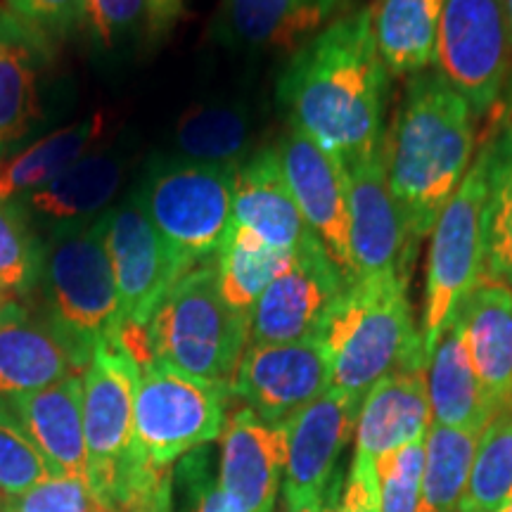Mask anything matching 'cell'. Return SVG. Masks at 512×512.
<instances>
[{
    "mask_svg": "<svg viewBox=\"0 0 512 512\" xmlns=\"http://www.w3.org/2000/svg\"><path fill=\"white\" fill-rule=\"evenodd\" d=\"M389 74L373 34V10L337 17L294 53L278 100L290 117L342 164L384 143Z\"/></svg>",
    "mask_w": 512,
    "mask_h": 512,
    "instance_id": "cell-1",
    "label": "cell"
},
{
    "mask_svg": "<svg viewBox=\"0 0 512 512\" xmlns=\"http://www.w3.org/2000/svg\"><path fill=\"white\" fill-rule=\"evenodd\" d=\"M387 174L415 245L432 233L475 155V112L439 72L408 79L384 133Z\"/></svg>",
    "mask_w": 512,
    "mask_h": 512,
    "instance_id": "cell-2",
    "label": "cell"
},
{
    "mask_svg": "<svg viewBox=\"0 0 512 512\" xmlns=\"http://www.w3.org/2000/svg\"><path fill=\"white\" fill-rule=\"evenodd\" d=\"M328 351L332 387L363 401L382 377L425 363L408 278L358 280L339 294L318 335Z\"/></svg>",
    "mask_w": 512,
    "mask_h": 512,
    "instance_id": "cell-3",
    "label": "cell"
},
{
    "mask_svg": "<svg viewBox=\"0 0 512 512\" xmlns=\"http://www.w3.org/2000/svg\"><path fill=\"white\" fill-rule=\"evenodd\" d=\"M105 214L46 240L36 290L27 302L72 347L83 368L102 342L119 335V294L105 245Z\"/></svg>",
    "mask_w": 512,
    "mask_h": 512,
    "instance_id": "cell-4",
    "label": "cell"
},
{
    "mask_svg": "<svg viewBox=\"0 0 512 512\" xmlns=\"http://www.w3.org/2000/svg\"><path fill=\"white\" fill-rule=\"evenodd\" d=\"M152 361L230 387L249 344V318L223 299L214 261L178 278L147 320Z\"/></svg>",
    "mask_w": 512,
    "mask_h": 512,
    "instance_id": "cell-5",
    "label": "cell"
},
{
    "mask_svg": "<svg viewBox=\"0 0 512 512\" xmlns=\"http://www.w3.org/2000/svg\"><path fill=\"white\" fill-rule=\"evenodd\" d=\"M238 171L166 159L150 169L138 195L178 278L214 261L230 223Z\"/></svg>",
    "mask_w": 512,
    "mask_h": 512,
    "instance_id": "cell-6",
    "label": "cell"
},
{
    "mask_svg": "<svg viewBox=\"0 0 512 512\" xmlns=\"http://www.w3.org/2000/svg\"><path fill=\"white\" fill-rule=\"evenodd\" d=\"M489 192V143L453 192L432 228L420 337L430 358L465 297L484 280V207Z\"/></svg>",
    "mask_w": 512,
    "mask_h": 512,
    "instance_id": "cell-7",
    "label": "cell"
},
{
    "mask_svg": "<svg viewBox=\"0 0 512 512\" xmlns=\"http://www.w3.org/2000/svg\"><path fill=\"white\" fill-rule=\"evenodd\" d=\"M228 399L230 387L147 361L138 377L133 451L147 465L174 470L183 456L221 439Z\"/></svg>",
    "mask_w": 512,
    "mask_h": 512,
    "instance_id": "cell-8",
    "label": "cell"
},
{
    "mask_svg": "<svg viewBox=\"0 0 512 512\" xmlns=\"http://www.w3.org/2000/svg\"><path fill=\"white\" fill-rule=\"evenodd\" d=\"M437 72L470 102L475 117L503 105L512 69V38L503 0H444Z\"/></svg>",
    "mask_w": 512,
    "mask_h": 512,
    "instance_id": "cell-9",
    "label": "cell"
},
{
    "mask_svg": "<svg viewBox=\"0 0 512 512\" xmlns=\"http://www.w3.org/2000/svg\"><path fill=\"white\" fill-rule=\"evenodd\" d=\"M138 377L140 363L119 339L102 342L81 373L88 470L100 505L121 465L131 456Z\"/></svg>",
    "mask_w": 512,
    "mask_h": 512,
    "instance_id": "cell-10",
    "label": "cell"
},
{
    "mask_svg": "<svg viewBox=\"0 0 512 512\" xmlns=\"http://www.w3.org/2000/svg\"><path fill=\"white\" fill-rule=\"evenodd\" d=\"M330 389V358L318 337L247 344L230 382V396L268 425H287Z\"/></svg>",
    "mask_w": 512,
    "mask_h": 512,
    "instance_id": "cell-11",
    "label": "cell"
},
{
    "mask_svg": "<svg viewBox=\"0 0 512 512\" xmlns=\"http://www.w3.org/2000/svg\"><path fill=\"white\" fill-rule=\"evenodd\" d=\"M347 169L351 256L358 280L408 278L415 242L408 233L387 174V152L377 147L366 157L344 164Z\"/></svg>",
    "mask_w": 512,
    "mask_h": 512,
    "instance_id": "cell-12",
    "label": "cell"
},
{
    "mask_svg": "<svg viewBox=\"0 0 512 512\" xmlns=\"http://www.w3.org/2000/svg\"><path fill=\"white\" fill-rule=\"evenodd\" d=\"M275 150L283 162L287 183L306 226L316 235L344 283L356 285L358 275L349 233L347 169L335 155H330L309 133L294 124L287 126Z\"/></svg>",
    "mask_w": 512,
    "mask_h": 512,
    "instance_id": "cell-13",
    "label": "cell"
},
{
    "mask_svg": "<svg viewBox=\"0 0 512 512\" xmlns=\"http://www.w3.org/2000/svg\"><path fill=\"white\" fill-rule=\"evenodd\" d=\"M105 245L119 294V332L145 330L178 275L143 207L138 190L107 209Z\"/></svg>",
    "mask_w": 512,
    "mask_h": 512,
    "instance_id": "cell-14",
    "label": "cell"
},
{
    "mask_svg": "<svg viewBox=\"0 0 512 512\" xmlns=\"http://www.w3.org/2000/svg\"><path fill=\"white\" fill-rule=\"evenodd\" d=\"M323 247L299 254L292 268L280 273L249 316V344H285L316 337L325 316L347 290Z\"/></svg>",
    "mask_w": 512,
    "mask_h": 512,
    "instance_id": "cell-15",
    "label": "cell"
},
{
    "mask_svg": "<svg viewBox=\"0 0 512 512\" xmlns=\"http://www.w3.org/2000/svg\"><path fill=\"white\" fill-rule=\"evenodd\" d=\"M358 411L361 399L332 387L287 422L285 505L335 496L330 482L344 446L356 432Z\"/></svg>",
    "mask_w": 512,
    "mask_h": 512,
    "instance_id": "cell-16",
    "label": "cell"
},
{
    "mask_svg": "<svg viewBox=\"0 0 512 512\" xmlns=\"http://www.w3.org/2000/svg\"><path fill=\"white\" fill-rule=\"evenodd\" d=\"M83 373V363L27 302L0 309V408Z\"/></svg>",
    "mask_w": 512,
    "mask_h": 512,
    "instance_id": "cell-17",
    "label": "cell"
},
{
    "mask_svg": "<svg viewBox=\"0 0 512 512\" xmlns=\"http://www.w3.org/2000/svg\"><path fill=\"white\" fill-rule=\"evenodd\" d=\"M53 46L55 41L10 8H0V159L31 136L43 117Z\"/></svg>",
    "mask_w": 512,
    "mask_h": 512,
    "instance_id": "cell-18",
    "label": "cell"
},
{
    "mask_svg": "<svg viewBox=\"0 0 512 512\" xmlns=\"http://www.w3.org/2000/svg\"><path fill=\"white\" fill-rule=\"evenodd\" d=\"M119 150H91L43 188L17 197L43 242L100 219L126 176Z\"/></svg>",
    "mask_w": 512,
    "mask_h": 512,
    "instance_id": "cell-19",
    "label": "cell"
},
{
    "mask_svg": "<svg viewBox=\"0 0 512 512\" xmlns=\"http://www.w3.org/2000/svg\"><path fill=\"white\" fill-rule=\"evenodd\" d=\"M287 458L285 425H268L242 406L221 434L219 482L247 512H275Z\"/></svg>",
    "mask_w": 512,
    "mask_h": 512,
    "instance_id": "cell-20",
    "label": "cell"
},
{
    "mask_svg": "<svg viewBox=\"0 0 512 512\" xmlns=\"http://www.w3.org/2000/svg\"><path fill=\"white\" fill-rule=\"evenodd\" d=\"M233 223L285 252L304 254L320 247L297 207L275 145L256 150L235 174Z\"/></svg>",
    "mask_w": 512,
    "mask_h": 512,
    "instance_id": "cell-21",
    "label": "cell"
},
{
    "mask_svg": "<svg viewBox=\"0 0 512 512\" xmlns=\"http://www.w3.org/2000/svg\"><path fill=\"white\" fill-rule=\"evenodd\" d=\"M432 425L427 366L415 363L382 377L363 396L356 422L354 458L375 460L422 441Z\"/></svg>",
    "mask_w": 512,
    "mask_h": 512,
    "instance_id": "cell-22",
    "label": "cell"
},
{
    "mask_svg": "<svg viewBox=\"0 0 512 512\" xmlns=\"http://www.w3.org/2000/svg\"><path fill=\"white\" fill-rule=\"evenodd\" d=\"M339 0H223L214 36L238 53L299 50Z\"/></svg>",
    "mask_w": 512,
    "mask_h": 512,
    "instance_id": "cell-23",
    "label": "cell"
},
{
    "mask_svg": "<svg viewBox=\"0 0 512 512\" xmlns=\"http://www.w3.org/2000/svg\"><path fill=\"white\" fill-rule=\"evenodd\" d=\"M8 411L22 422L31 441L62 477L91 486L86 430H83V380L72 375L46 389L22 396ZM93 489V486H91Z\"/></svg>",
    "mask_w": 512,
    "mask_h": 512,
    "instance_id": "cell-24",
    "label": "cell"
},
{
    "mask_svg": "<svg viewBox=\"0 0 512 512\" xmlns=\"http://www.w3.org/2000/svg\"><path fill=\"white\" fill-rule=\"evenodd\" d=\"M456 316L467 354L498 413L512 408V287L484 278L465 297Z\"/></svg>",
    "mask_w": 512,
    "mask_h": 512,
    "instance_id": "cell-25",
    "label": "cell"
},
{
    "mask_svg": "<svg viewBox=\"0 0 512 512\" xmlns=\"http://www.w3.org/2000/svg\"><path fill=\"white\" fill-rule=\"evenodd\" d=\"M427 394L434 425L482 434L498 415L472 368L458 316L446 325L427 358Z\"/></svg>",
    "mask_w": 512,
    "mask_h": 512,
    "instance_id": "cell-26",
    "label": "cell"
},
{
    "mask_svg": "<svg viewBox=\"0 0 512 512\" xmlns=\"http://www.w3.org/2000/svg\"><path fill=\"white\" fill-rule=\"evenodd\" d=\"M256 119L245 100H211L178 119L169 159L238 171L254 155Z\"/></svg>",
    "mask_w": 512,
    "mask_h": 512,
    "instance_id": "cell-27",
    "label": "cell"
},
{
    "mask_svg": "<svg viewBox=\"0 0 512 512\" xmlns=\"http://www.w3.org/2000/svg\"><path fill=\"white\" fill-rule=\"evenodd\" d=\"M373 34L392 76H411L432 67L437 57L444 0H377Z\"/></svg>",
    "mask_w": 512,
    "mask_h": 512,
    "instance_id": "cell-28",
    "label": "cell"
},
{
    "mask_svg": "<svg viewBox=\"0 0 512 512\" xmlns=\"http://www.w3.org/2000/svg\"><path fill=\"white\" fill-rule=\"evenodd\" d=\"M297 252H285L266 245L259 235L238 223H230L226 238L214 256L216 275L223 299L233 311L252 316L254 304L259 302L266 287L294 266Z\"/></svg>",
    "mask_w": 512,
    "mask_h": 512,
    "instance_id": "cell-29",
    "label": "cell"
},
{
    "mask_svg": "<svg viewBox=\"0 0 512 512\" xmlns=\"http://www.w3.org/2000/svg\"><path fill=\"white\" fill-rule=\"evenodd\" d=\"M102 128H105L102 114H91V117L48 133V136L38 138L34 145L19 150L8 164L0 166V197L17 200V197L55 181L86 152L93 150V143L100 138Z\"/></svg>",
    "mask_w": 512,
    "mask_h": 512,
    "instance_id": "cell-30",
    "label": "cell"
},
{
    "mask_svg": "<svg viewBox=\"0 0 512 512\" xmlns=\"http://www.w3.org/2000/svg\"><path fill=\"white\" fill-rule=\"evenodd\" d=\"M484 278L512 287V117L489 138V192L484 207Z\"/></svg>",
    "mask_w": 512,
    "mask_h": 512,
    "instance_id": "cell-31",
    "label": "cell"
},
{
    "mask_svg": "<svg viewBox=\"0 0 512 512\" xmlns=\"http://www.w3.org/2000/svg\"><path fill=\"white\" fill-rule=\"evenodd\" d=\"M477 444V432L432 422L425 437L418 512H458Z\"/></svg>",
    "mask_w": 512,
    "mask_h": 512,
    "instance_id": "cell-32",
    "label": "cell"
},
{
    "mask_svg": "<svg viewBox=\"0 0 512 512\" xmlns=\"http://www.w3.org/2000/svg\"><path fill=\"white\" fill-rule=\"evenodd\" d=\"M512 496V408L501 411L479 434L458 512H498Z\"/></svg>",
    "mask_w": 512,
    "mask_h": 512,
    "instance_id": "cell-33",
    "label": "cell"
},
{
    "mask_svg": "<svg viewBox=\"0 0 512 512\" xmlns=\"http://www.w3.org/2000/svg\"><path fill=\"white\" fill-rule=\"evenodd\" d=\"M43 242L17 200L0 197V290L17 302H29L43 261Z\"/></svg>",
    "mask_w": 512,
    "mask_h": 512,
    "instance_id": "cell-34",
    "label": "cell"
},
{
    "mask_svg": "<svg viewBox=\"0 0 512 512\" xmlns=\"http://www.w3.org/2000/svg\"><path fill=\"white\" fill-rule=\"evenodd\" d=\"M174 510L178 512H247L219 482V465L207 446L174 465Z\"/></svg>",
    "mask_w": 512,
    "mask_h": 512,
    "instance_id": "cell-35",
    "label": "cell"
},
{
    "mask_svg": "<svg viewBox=\"0 0 512 512\" xmlns=\"http://www.w3.org/2000/svg\"><path fill=\"white\" fill-rule=\"evenodd\" d=\"M53 475L57 472L38 451L22 422L8 408H0V491L8 498L19 496Z\"/></svg>",
    "mask_w": 512,
    "mask_h": 512,
    "instance_id": "cell-36",
    "label": "cell"
},
{
    "mask_svg": "<svg viewBox=\"0 0 512 512\" xmlns=\"http://www.w3.org/2000/svg\"><path fill=\"white\" fill-rule=\"evenodd\" d=\"M425 439L375 460L380 482V512H418Z\"/></svg>",
    "mask_w": 512,
    "mask_h": 512,
    "instance_id": "cell-37",
    "label": "cell"
},
{
    "mask_svg": "<svg viewBox=\"0 0 512 512\" xmlns=\"http://www.w3.org/2000/svg\"><path fill=\"white\" fill-rule=\"evenodd\" d=\"M150 0H83V22L93 41L112 53L150 31Z\"/></svg>",
    "mask_w": 512,
    "mask_h": 512,
    "instance_id": "cell-38",
    "label": "cell"
},
{
    "mask_svg": "<svg viewBox=\"0 0 512 512\" xmlns=\"http://www.w3.org/2000/svg\"><path fill=\"white\" fill-rule=\"evenodd\" d=\"M8 512H107L88 484L53 475L8 498Z\"/></svg>",
    "mask_w": 512,
    "mask_h": 512,
    "instance_id": "cell-39",
    "label": "cell"
},
{
    "mask_svg": "<svg viewBox=\"0 0 512 512\" xmlns=\"http://www.w3.org/2000/svg\"><path fill=\"white\" fill-rule=\"evenodd\" d=\"M8 8L46 34L50 41L67 36L83 22V0H5Z\"/></svg>",
    "mask_w": 512,
    "mask_h": 512,
    "instance_id": "cell-40",
    "label": "cell"
},
{
    "mask_svg": "<svg viewBox=\"0 0 512 512\" xmlns=\"http://www.w3.org/2000/svg\"><path fill=\"white\" fill-rule=\"evenodd\" d=\"M332 512H380V482L373 460H351L344 491Z\"/></svg>",
    "mask_w": 512,
    "mask_h": 512,
    "instance_id": "cell-41",
    "label": "cell"
},
{
    "mask_svg": "<svg viewBox=\"0 0 512 512\" xmlns=\"http://www.w3.org/2000/svg\"><path fill=\"white\" fill-rule=\"evenodd\" d=\"M183 0H150V31L162 34L174 24V19L181 15Z\"/></svg>",
    "mask_w": 512,
    "mask_h": 512,
    "instance_id": "cell-42",
    "label": "cell"
},
{
    "mask_svg": "<svg viewBox=\"0 0 512 512\" xmlns=\"http://www.w3.org/2000/svg\"><path fill=\"white\" fill-rule=\"evenodd\" d=\"M332 508H335V496L285 505V512H332Z\"/></svg>",
    "mask_w": 512,
    "mask_h": 512,
    "instance_id": "cell-43",
    "label": "cell"
},
{
    "mask_svg": "<svg viewBox=\"0 0 512 512\" xmlns=\"http://www.w3.org/2000/svg\"><path fill=\"white\" fill-rule=\"evenodd\" d=\"M505 3V15H508V24H510V38H512V0H503Z\"/></svg>",
    "mask_w": 512,
    "mask_h": 512,
    "instance_id": "cell-44",
    "label": "cell"
},
{
    "mask_svg": "<svg viewBox=\"0 0 512 512\" xmlns=\"http://www.w3.org/2000/svg\"><path fill=\"white\" fill-rule=\"evenodd\" d=\"M0 512H8V496L0 491Z\"/></svg>",
    "mask_w": 512,
    "mask_h": 512,
    "instance_id": "cell-45",
    "label": "cell"
},
{
    "mask_svg": "<svg viewBox=\"0 0 512 512\" xmlns=\"http://www.w3.org/2000/svg\"><path fill=\"white\" fill-rule=\"evenodd\" d=\"M8 302H12V299H10V297H8V294H5L3 290H0V309H3V306H5V304H8Z\"/></svg>",
    "mask_w": 512,
    "mask_h": 512,
    "instance_id": "cell-46",
    "label": "cell"
},
{
    "mask_svg": "<svg viewBox=\"0 0 512 512\" xmlns=\"http://www.w3.org/2000/svg\"><path fill=\"white\" fill-rule=\"evenodd\" d=\"M498 512H512V496L508 498V501H505V503H503V508H501V510H498Z\"/></svg>",
    "mask_w": 512,
    "mask_h": 512,
    "instance_id": "cell-47",
    "label": "cell"
}]
</instances>
